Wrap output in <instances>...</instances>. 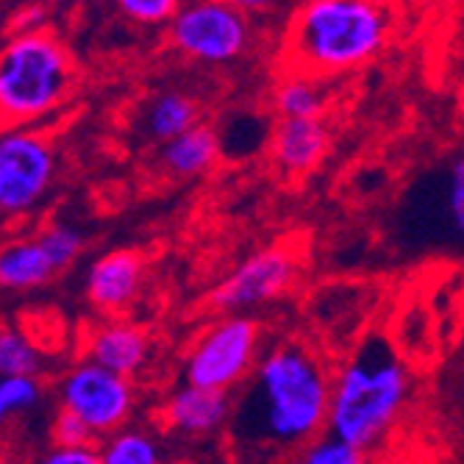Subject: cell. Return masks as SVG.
Listing matches in <instances>:
<instances>
[{"instance_id": "cell-5", "label": "cell", "mask_w": 464, "mask_h": 464, "mask_svg": "<svg viewBox=\"0 0 464 464\" xmlns=\"http://www.w3.org/2000/svg\"><path fill=\"white\" fill-rule=\"evenodd\" d=\"M403 228L417 234L420 245L464 250V150L417 181L403 206Z\"/></svg>"}, {"instance_id": "cell-28", "label": "cell", "mask_w": 464, "mask_h": 464, "mask_svg": "<svg viewBox=\"0 0 464 464\" xmlns=\"http://www.w3.org/2000/svg\"><path fill=\"white\" fill-rule=\"evenodd\" d=\"M403 4H414V6H431V4H445V0H403Z\"/></svg>"}, {"instance_id": "cell-17", "label": "cell", "mask_w": 464, "mask_h": 464, "mask_svg": "<svg viewBox=\"0 0 464 464\" xmlns=\"http://www.w3.org/2000/svg\"><path fill=\"white\" fill-rule=\"evenodd\" d=\"M195 120H198V109L184 92H161L150 101L145 111V129L153 140L170 142L187 129H192Z\"/></svg>"}, {"instance_id": "cell-26", "label": "cell", "mask_w": 464, "mask_h": 464, "mask_svg": "<svg viewBox=\"0 0 464 464\" xmlns=\"http://www.w3.org/2000/svg\"><path fill=\"white\" fill-rule=\"evenodd\" d=\"M48 464H101V445H67L45 456Z\"/></svg>"}, {"instance_id": "cell-19", "label": "cell", "mask_w": 464, "mask_h": 464, "mask_svg": "<svg viewBox=\"0 0 464 464\" xmlns=\"http://www.w3.org/2000/svg\"><path fill=\"white\" fill-rule=\"evenodd\" d=\"M42 403L36 375H0V429L31 414Z\"/></svg>"}, {"instance_id": "cell-29", "label": "cell", "mask_w": 464, "mask_h": 464, "mask_svg": "<svg viewBox=\"0 0 464 464\" xmlns=\"http://www.w3.org/2000/svg\"><path fill=\"white\" fill-rule=\"evenodd\" d=\"M459 114H461V120H464V95L459 98Z\"/></svg>"}, {"instance_id": "cell-22", "label": "cell", "mask_w": 464, "mask_h": 464, "mask_svg": "<svg viewBox=\"0 0 464 464\" xmlns=\"http://www.w3.org/2000/svg\"><path fill=\"white\" fill-rule=\"evenodd\" d=\"M39 245L45 247V253L51 256L53 267L56 270H67L78 256H81V247H83V239L75 228L64 226V223H53V226H45L39 234H36Z\"/></svg>"}, {"instance_id": "cell-6", "label": "cell", "mask_w": 464, "mask_h": 464, "mask_svg": "<svg viewBox=\"0 0 464 464\" xmlns=\"http://www.w3.org/2000/svg\"><path fill=\"white\" fill-rule=\"evenodd\" d=\"M256 362H259V325L250 317L228 314L192 345L184 375L189 384L231 392L250 375Z\"/></svg>"}, {"instance_id": "cell-1", "label": "cell", "mask_w": 464, "mask_h": 464, "mask_svg": "<svg viewBox=\"0 0 464 464\" xmlns=\"http://www.w3.org/2000/svg\"><path fill=\"white\" fill-rule=\"evenodd\" d=\"M334 372L306 343L286 340L259 356L231 411L239 453L273 456L304 450L328 429Z\"/></svg>"}, {"instance_id": "cell-10", "label": "cell", "mask_w": 464, "mask_h": 464, "mask_svg": "<svg viewBox=\"0 0 464 464\" xmlns=\"http://www.w3.org/2000/svg\"><path fill=\"white\" fill-rule=\"evenodd\" d=\"M298 276V262L284 247H267L245 259L215 292L208 304L223 314H242L284 298Z\"/></svg>"}, {"instance_id": "cell-16", "label": "cell", "mask_w": 464, "mask_h": 464, "mask_svg": "<svg viewBox=\"0 0 464 464\" xmlns=\"http://www.w3.org/2000/svg\"><path fill=\"white\" fill-rule=\"evenodd\" d=\"M220 153V137L208 125H192L176 140L164 142V167L176 176H200Z\"/></svg>"}, {"instance_id": "cell-15", "label": "cell", "mask_w": 464, "mask_h": 464, "mask_svg": "<svg viewBox=\"0 0 464 464\" xmlns=\"http://www.w3.org/2000/svg\"><path fill=\"white\" fill-rule=\"evenodd\" d=\"M59 270L53 267L39 239H14L0 247V286L4 289H34L48 284Z\"/></svg>"}, {"instance_id": "cell-25", "label": "cell", "mask_w": 464, "mask_h": 464, "mask_svg": "<svg viewBox=\"0 0 464 464\" xmlns=\"http://www.w3.org/2000/svg\"><path fill=\"white\" fill-rule=\"evenodd\" d=\"M117 6L125 17L145 25H156L164 20H173L179 14L181 0H117Z\"/></svg>"}, {"instance_id": "cell-27", "label": "cell", "mask_w": 464, "mask_h": 464, "mask_svg": "<svg viewBox=\"0 0 464 464\" xmlns=\"http://www.w3.org/2000/svg\"><path fill=\"white\" fill-rule=\"evenodd\" d=\"M228 4H234L245 14H265V12L278 9L281 0H228Z\"/></svg>"}, {"instance_id": "cell-23", "label": "cell", "mask_w": 464, "mask_h": 464, "mask_svg": "<svg viewBox=\"0 0 464 464\" xmlns=\"http://www.w3.org/2000/svg\"><path fill=\"white\" fill-rule=\"evenodd\" d=\"M301 461H306V464H359V461H364V453L356 445L345 442L343 437L323 431L304 448Z\"/></svg>"}, {"instance_id": "cell-11", "label": "cell", "mask_w": 464, "mask_h": 464, "mask_svg": "<svg viewBox=\"0 0 464 464\" xmlns=\"http://www.w3.org/2000/svg\"><path fill=\"white\" fill-rule=\"evenodd\" d=\"M234 398L226 390L189 384L176 390L161 409L164 426L184 437H208L231 423Z\"/></svg>"}, {"instance_id": "cell-9", "label": "cell", "mask_w": 464, "mask_h": 464, "mask_svg": "<svg viewBox=\"0 0 464 464\" xmlns=\"http://www.w3.org/2000/svg\"><path fill=\"white\" fill-rule=\"evenodd\" d=\"M59 401L62 409L78 414L101 440L120 431L129 420L134 409V390L125 375L90 359L62 378Z\"/></svg>"}, {"instance_id": "cell-2", "label": "cell", "mask_w": 464, "mask_h": 464, "mask_svg": "<svg viewBox=\"0 0 464 464\" xmlns=\"http://www.w3.org/2000/svg\"><path fill=\"white\" fill-rule=\"evenodd\" d=\"M392 34V0H304L289 23L284 53L298 72L340 75L382 56Z\"/></svg>"}, {"instance_id": "cell-3", "label": "cell", "mask_w": 464, "mask_h": 464, "mask_svg": "<svg viewBox=\"0 0 464 464\" xmlns=\"http://www.w3.org/2000/svg\"><path fill=\"white\" fill-rule=\"evenodd\" d=\"M411 392V378L398 353L382 340L370 336L356 353L334 372L328 429L370 453L382 445L403 414Z\"/></svg>"}, {"instance_id": "cell-20", "label": "cell", "mask_w": 464, "mask_h": 464, "mask_svg": "<svg viewBox=\"0 0 464 464\" xmlns=\"http://www.w3.org/2000/svg\"><path fill=\"white\" fill-rule=\"evenodd\" d=\"M39 367L42 353L31 336L14 325H0V375H36Z\"/></svg>"}, {"instance_id": "cell-4", "label": "cell", "mask_w": 464, "mask_h": 464, "mask_svg": "<svg viewBox=\"0 0 464 464\" xmlns=\"http://www.w3.org/2000/svg\"><path fill=\"white\" fill-rule=\"evenodd\" d=\"M72 83V56L51 31L12 34L0 48V131L51 117L70 98Z\"/></svg>"}, {"instance_id": "cell-18", "label": "cell", "mask_w": 464, "mask_h": 464, "mask_svg": "<svg viewBox=\"0 0 464 464\" xmlns=\"http://www.w3.org/2000/svg\"><path fill=\"white\" fill-rule=\"evenodd\" d=\"M273 106L278 117H323L325 92L320 90L317 75L295 70L276 87Z\"/></svg>"}, {"instance_id": "cell-14", "label": "cell", "mask_w": 464, "mask_h": 464, "mask_svg": "<svg viewBox=\"0 0 464 464\" xmlns=\"http://www.w3.org/2000/svg\"><path fill=\"white\" fill-rule=\"evenodd\" d=\"M150 343L148 334L131 323H106L92 331L87 343V356L125 378L137 375L148 364Z\"/></svg>"}, {"instance_id": "cell-7", "label": "cell", "mask_w": 464, "mask_h": 464, "mask_svg": "<svg viewBox=\"0 0 464 464\" xmlns=\"http://www.w3.org/2000/svg\"><path fill=\"white\" fill-rule=\"evenodd\" d=\"M173 45L203 64H228L247 51L250 23L228 0H198L170 20Z\"/></svg>"}, {"instance_id": "cell-24", "label": "cell", "mask_w": 464, "mask_h": 464, "mask_svg": "<svg viewBox=\"0 0 464 464\" xmlns=\"http://www.w3.org/2000/svg\"><path fill=\"white\" fill-rule=\"evenodd\" d=\"M51 440L56 448H67V445H98V434L83 423L78 414H72L70 409H59L53 426H51Z\"/></svg>"}, {"instance_id": "cell-12", "label": "cell", "mask_w": 464, "mask_h": 464, "mask_svg": "<svg viewBox=\"0 0 464 464\" xmlns=\"http://www.w3.org/2000/svg\"><path fill=\"white\" fill-rule=\"evenodd\" d=\"M142 256L134 250H114L101 256L87 276V298L95 309L114 314L129 306L142 284Z\"/></svg>"}, {"instance_id": "cell-8", "label": "cell", "mask_w": 464, "mask_h": 464, "mask_svg": "<svg viewBox=\"0 0 464 464\" xmlns=\"http://www.w3.org/2000/svg\"><path fill=\"white\" fill-rule=\"evenodd\" d=\"M56 153L45 134L25 129L0 131V215H23L51 189Z\"/></svg>"}, {"instance_id": "cell-21", "label": "cell", "mask_w": 464, "mask_h": 464, "mask_svg": "<svg viewBox=\"0 0 464 464\" xmlns=\"http://www.w3.org/2000/svg\"><path fill=\"white\" fill-rule=\"evenodd\" d=\"M159 445L140 431H114L101 445V464H156Z\"/></svg>"}, {"instance_id": "cell-13", "label": "cell", "mask_w": 464, "mask_h": 464, "mask_svg": "<svg viewBox=\"0 0 464 464\" xmlns=\"http://www.w3.org/2000/svg\"><path fill=\"white\" fill-rule=\"evenodd\" d=\"M328 129L323 117H281L273 131V156L289 176H304L323 161Z\"/></svg>"}]
</instances>
